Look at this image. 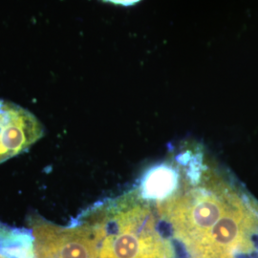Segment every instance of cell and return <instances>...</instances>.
<instances>
[{"label":"cell","instance_id":"cell-1","mask_svg":"<svg viewBox=\"0 0 258 258\" xmlns=\"http://www.w3.org/2000/svg\"><path fill=\"white\" fill-rule=\"evenodd\" d=\"M88 224L98 240L99 258H170V245L155 231V223L118 217H95Z\"/></svg>","mask_w":258,"mask_h":258},{"label":"cell","instance_id":"cell-2","mask_svg":"<svg viewBox=\"0 0 258 258\" xmlns=\"http://www.w3.org/2000/svg\"><path fill=\"white\" fill-rule=\"evenodd\" d=\"M238 199L234 192L215 194L195 190L171 198L161 205V210L171 223L176 235L189 248L211 231Z\"/></svg>","mask_w":258,"mask_h":258},{"label":"cell","instance_id":"cell-5","mask_svg":"<svg viewBox=\"0 0 258 258\" xmlns=\"http://www.w3.org/2000/svg\"><path fill=\"white\" fill-rule=\"evenodd\" d=\"M178 177L175 170L169 166H159L152 169L146 177L143 190L151 199H161L171 194L177 186Z\"/></svg>","mask_w":258,"mask_h":258},{"label":"cell","instance_id":"cell-3","mask_svg":"<svg viewBox=\"0 0 258 258\" xmlns=\"http://www.w3.org/2000/svg\"><path fill=\"white\" fill-rule=\"evenodd\" d=\"M35 258H99L98 240L88 224L64 228L31 216Z\"/></svg>","mask_w":258,"mask_h":258},{"label":"cell","instance_id":"cell-4","mask_svg":"<svg viewBox=\"0 0 258 258\" xmlns=\"http://www.w3.org/2000/svg\"><path fill=\"white\" fill-rule=\"evenodd\" d=\"M43 133V126L34 114L0 99V164L26 151Z\"/></svg>","mask_w":258,"mask_h":258},{"label":"cell","instance_id":"cell-6","mask_svg":"<svg viewBox=\"0 0 258 258\" xmlns=\"http://www.w3.org/2000/svg\"><path fill=\"white\" fill-rule=\"evenodd\" d=\"M107 2H110L113 4H117V5H121V6H132L137 4L142 0H104Z\"/></svg>","mask_w":258,"mask_h":258}]
</instances>
